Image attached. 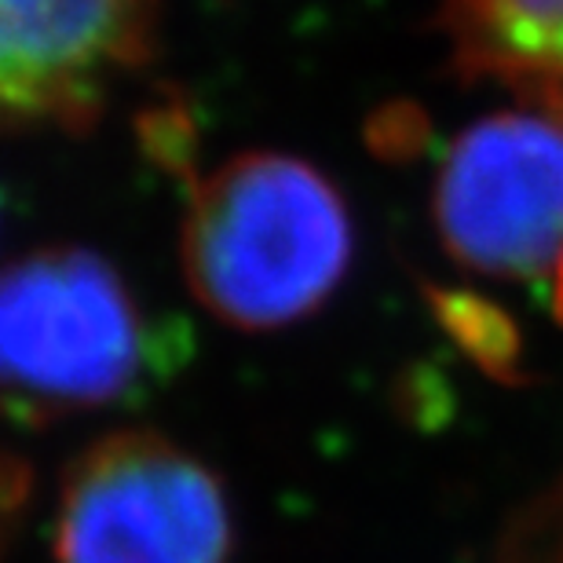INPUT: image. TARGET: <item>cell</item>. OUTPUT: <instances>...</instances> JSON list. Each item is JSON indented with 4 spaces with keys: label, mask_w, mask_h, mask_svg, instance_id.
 I'll list each match as a JSON object with an SVG mask.
<instances>
[{
    "label": "cell",
    "mask_w": 563,
    "mask_h": 563,
    "mask_svg": "<svg viewBox=\"0 0 563 563\" xmlns=\"http://www.w3.org/2000/svg\"><path fill=\"white\" fill-rule=\"evenodd\" d=\"M179 253L209 314L239 330H282L319 311L344 282L352 212L314 165L250 151L195 184Z\"/></svg>",
    "instance_id": "6da1fadb"
},
{
    "label": "cell",
    "mask_w": 563,
    "mask_h": 563,
    "mask_svg": "<svg viewBox=\"0 0 563 563\" xmlns=\"http://www.w3.org/2000/svg\"><path fill=\"white\" fill-rule=\"evenodd\" d=\"M179 344L88 250H44L0 272V418L48 424L143 396Z\"/></svg>",
    "instance_id": "7a4b0ae2"
},
{
    "label": "cell",
    "mask_w": 563,
    "mask_h": 563,
    "mask_svg": "<svg viewBox=\"0 0 563 563\" xmlns=\"http://www.w3.org/2000/svg\"><path fill=\"white\" fill-rule=\"evenodd\" d=\"M223 483L173 439L129 428L99 439L63 476L59 563H231Z\"/></svg>",
    "instance_id": "3957f363"
},
{
    "label": "cell",
    "mask_w": 563,
    "mask_h": 563,
    "mask_svg": "<svg viewBox=\"0 0 563 563\" xmlns=\"http://www.w3.org/2000/svg\"><path fill=\"white\" fill-rule=\"evenodd\" d=\"M435 228L457 264L494 278L563 267V110L527 103L461 132L435 176Z\"/></svg>",
    "instance_id": "277c9868"
},
{
    "label": "cell",
    "mask_w": 563,
    "mask_h": 563,
    "mask_svg": "<svg viewBox=\"0 0 563 563\" xmlns=\"http://www.w3.org/2000/svg\"><path fill=\"white\" fill-rule=\"evenodd\" d=\"M162 0H0V125L81 129L154 48Z\"/></svg>",
    "instance_id": "5b68a950"
},
{
    "label": "cell",
    "mask_w": 563,
    "mask_h": 563,
    "mask_svg": "<svg viewBox=\"0 0 563 563\" xmlns=\"http://www.w3.org/2000/svg\"><path fill=\"white\" fill-rule=\"evenodd\" d=\"M454 59L527 103H563V0H439Z\"/></svg>",
    "instance_id": "8992f818"
},
{
    "label": "cell",
    "mask_w": 563,
    "mask_h": 563,
    "mask_svg": "<svg viewBox=\"0 0 563 563\" xmlns=\"http://www.w3.org/2000/svg\"><path fill=\"white\" fill-rule=\"evenodd\" d=\"M26 498H30V468L19 457L0 454V560H4V549L11 542V531H15Z\"/></svg>",
    "instance_id": "52a82bcc"
},
{
    "label": "cell",
    "mask_w": 563,
    "mask_h": 563,
    "mask_svg": "<svg viewBox=\"0 0 563 563\" xmlns=\"http://www.w3.org/2000/svg\"><path fill=\"white\" fill-rule=\"evenodd\" d=\"M560 110H563V103H560ZM553 303H556V314L563 319V267H560V275L553 282Z\"/></svg>",
    "instance_id": "ba28073f"
}]
</instances>
